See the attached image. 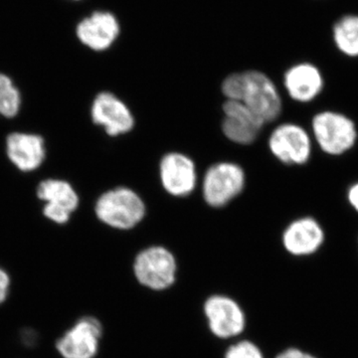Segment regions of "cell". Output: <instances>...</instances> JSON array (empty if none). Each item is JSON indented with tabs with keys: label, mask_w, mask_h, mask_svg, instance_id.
Returning <instances> with one entry per match:
<instances>
[{
	"label": "cell",
	"mask_w": 358,
	"mask_h": 358,
	"mask_svg": "<svg viewBox=\"0 0 358 358\" xmlns=\"http://www.w3.org/2000/svg\"><path fill=\"white\" fill-rule=\"evenodd\" d=\"M9 277L8 275L0 268V303L6 301L8 294Z\"/></svg>",
	"instance_id": "cell-21"
},
{
	"label": "cell",
	"mask_w": 358,
	"mask_h": 358,
	"mask_svg": "<svg viewBox=\"0 0 358 358\" xmlns=\"http://www.w3.org/2000/svg\"><path fill=\"white\" fill-rule=\"evenodd\" d=\"M134 271L143 286L162 291L173 286L176 281V258L164 247H150L136 256Z\"/></svg>",
	"instance_id": "cell-4"
},
{
	"label": "cell",
	"mask_w": 358,
	"mask_h": 358,
	"mask_svg": "<svg viewBox=\"0 0 358 358\" xmlns=\"http://www.w3.org/2000/svg\"><path fill=\"white\" fill-rule=\"evenodd\" d=\"M96 214L103 223L110 227L128 230L145 217V205L134 190L117 187L103 193L98 199Z\"/></svg>",
	"instance_id": "cell-2"
},
{
	"label": "cell",
	"mask_w": 358,
	"mask_h": 358,
	"mask_svg": "<svg viewBox=\"0 0 358 358\" xmlns=\"http://www.w3.org/2000/svg\"><path fill=\"white\" fill-rule=\"evenodd\" d=\"M20 92L6 75L0 73V115L13 117L20 112Z\"/></svg>",
	"instance_id": "cell-18"
},
{
	"label": "cell",
	"mask_w": 358,
	"mask_h": 358,
	"mask_svg": "<svg viewBox=\"0 0 358 358\" xmlns=\"http://www.w3.org/2000/svg\"><path fill=\"white\" fill-rule=\"evenodd\" d=\"M285 88L289 96L299 103H310L324 89V78L319 68L310 63H301L289 68L285 74Z\"/></svg>",
	"instance_id": "cell-14"
},
{
	"label": "cell",
	"mask_w": 358,
	"mask_h": 358,
	"mask_svg": "<svg viewBox=\"0 0 358 358\" xmlns=\"http://www.w3.org/2000/svg\"><path fill=\"white\" fill-rule=\"evenodd\" d=\"M271 152L285 164L303 166L312 155V140L305 129L294 124L277 127L268 138Z\"/></svg>",
	"instance_id": "cell-6"
},
{
	"label": "cell",
	"mask_w": 358,
	"mask_h": 358,
	"mask_svg": "<svg viewBox=\"0 0 358 358\" xmlns=\"http://www.w3.org/2000/svg\"><path fill=\"white\" fill-rule=\"evenodd\" d=\"M245 173L241 166L232 162L214 164L205 173L203 197L212 207H223L243 190Z\"/></svg>",
	"instance_id": "cell-5"
},
{
	"label": "cell",
	"mask_w": 358,
	"mask_h": 358,
	"mask_svg": "<svg viewBox=\"0 0 358 358\" xmlns=\"http://www.w3.org/2000/svg\"><path fill=\"white\" fill-rule=\"evenodd\" d=\"M204 313L214 336L230 338L243 331L245 315L236 301L224 296H213L206 301Z\"/></svg>",
	"instance_id": "cell-8"
},
{
	"label": "cell",
	"mask_w": 358,
	"mask_h": 358,
	"mask_svg": "<svg viewBox=\"0 0 358 358\" xmlns=\"http://www.w3.org/2000/svg\"><path fill=\"white\" fill-rule=\"evenodd\" d=\"M6 148L9 159L22 171L38 169L45 159L44 141L37 134H10L7 138Z\"/></svg>",
	"instance_id": "cell-16"
},
{
	"label": "cell",
	"mask_w": 358,
	"mask_h": 358,
	"mask_svg": "<svg viewBox=\"0 0 358 358\" xmlns=\"http://www.w3.org/2000/svg\"><path fill=\"white\" fill-rule=\"evenodd\" d=\"M275 358H319L312 353L306 352V350H301L294 346H289L286 350H282L281 352L278 353L277 357Z\"/></svg>",
	"instance_id": "cell-20"
},
{
	"label": "cell",
	"mask_w": 358,
	"mask_h": 358,
	"mask_svg": "<svg viewBox=\"0 0 358 358\" xmlns=\"http://www.w3.org/2000/svg\"><path fill=\"white\" fill-rule=\"evenodd\" d=\"M120 33L117 18L109 13H95L78 25L79 39L89 48L103 51L114 43Z\"/></svg>",
	"instance_id": "cell-15"
},
{
	"label": "cell",
	"mask_w": 358,
	"mask_h": 358,
	"mask_svg": "<svg viewBox=\"0 0 358 358\" xmlns=\"http://www.w3.org/2000/svg\"><path fill=\"white\" fill-rule=\"evenodd\" d=\"M37 194L45 202L44 215L55 223L67 222L79 204L74 188L64 180L47 179L42 181Z\"/></svg>",
	"instance_id": "cell-10"
},
{
	"label": "cell",
	"mask_w": 358,
	"mask_h": 358,
	"mask_svg": "<svg viewBox=\"0 0 358 358\" xmlns=\"http://www.w3.org/2000/svg\"><path fill=\"white\" fill-rule=\"evenodd\" d=\"M92 119L112 136L129 133L134 126V115L126 103L107 92L96 96L92 106Z\"/></svg>",
	"instance_id": "cell-12"
},
{
	"label": "cell",
	"mask_w": 358,
	"mask_h": 358,
	"mask_svg": "<svg viewBox=\"0 0 358 358\" xmlns=\"http://www.w3.org/2000/svg\"><path fill=\"white\" fill-rule=\"evenodd\" d=\"M225 358H265L260 348L251 341H240L231 346Z\"/></svg>",
	"instance_id": "cell-19"
},
{
	"label": "cell",
	"mask_w": 358,
	"mask_h": 358,
	"mask_svg": "<svg viewBox=\"0 0 358 358\" xmlns=\"http://www.w3.org/2000/svg\"><path fill=\"white\" fill-rule=\"evenodd\" d=\"M222 92L227 100L243 103L265 124L275 121L281 114L279 92L272 80L258 71L230 75L224 80Z\"/></svg>",
	"instance_id": "cell-1"
},
{
	"label": "cell",
	"mask_w": 358,
	"mask_h": 358,
	"mask_svg": "<svg viewBox=\"0 0 358 358\" xmlns=\"http://www.w3.org/2000/svg\"><path fill=\"white\" fill-rule=\"evenodd\" d=\"M326 234L320 224L312 217L293 221L282 233V245L294 257H310L322 249Z\"/></svg>",
	"instance_id": "cell-11"
},
{
	"label": "cell",
	"mask_w": 358,
	"mask_h": 358,
	"mask_svg": "<svg viewBox=\"0 0 358 358\" xmlns=\"http://www.w3.org/2000/svg\"><path fill=\"white\" fill-rule=\"evenodd\" d=\"M348 200L352 208L358 213V182L350 186L348 192Z\"/></svg>",
	"instance_id": "cell-22"
},
{
	"label": "cell",
	"mask_w": 358,
	"mask_h": 358,
	"mask_svg": "<svg viewBox=\"0 0 358 358\" xmlns=\"http://www.w3.org/2000/svg\"><path fill=\"white\" fill-rule=\"evenodd\" d=\"M223 133L226 138L239 145L255 141L265 122L243 103L227 100L224 103Z\"/></svg>",
	"instance_id": "cell-9"
},
{
	"label": "cell",
	"mask_w": 358,
	"mask_h": 358,
	"mask_svg": "<svg viewBox=\"0 0 358 358\" xmlns=\"http://www.w3.org/2000/svg\"><path fill=\"white\" fill-rule=\"evenodd\" d=\"M160 179L169 194L178 197L190 194L196 185L192 159L179 152L167 154L160 162Z\"/></svg>",
	"instance_id": "cell-13"
},
{
	"label": "cell",
	"mask_w": 358,
	"mask_h": 358,
	"mask_svg": "<svg viewBox=\"0 0 358 358\" xmlns=\"http://www.w3.org/2000/svg\"><path fill=\"white\" fill-rule=\"evenodd\" d=\"M334 40L341 53L358 57V15H346L334 27Z\"/></svg>",
	"instance_id": "cell-17"
},
{
	"label": "cell",
	"mask_w": 358,
	"mask_h": 358,
	"mask_svg": "<svg viewBox=\"0 0 358 358\" xmlns=\"http://www.w3.org/2000/svg\"><path fill=\"white\" fill-rule=\"evenodd\" d=\"M313 138L324 154L338 157L355 147L357 131L350 117L333 110H324L313 117Z\"/></svg>",
	"instance_id": "cell-3"
},
{
	"label": "cell",
	"mask_w": 358,
	"mask_h": 358,
	"mask_svg": "<svg viewBox=\"0 0 358 358\" xmlns=\"http://www.w3.org/2000/svg\"><path fill=\"white\" fill-rule=\"evenodd\" d=\"M103 329L95 317H83L57 341V350L64 358H93L98 352Z\"/></svg>",
	"instance_id": "cell-7"
}]
</instances>
